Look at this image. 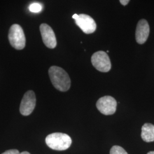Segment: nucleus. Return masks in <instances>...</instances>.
I'll return each instance as SVG.
<instances>
[{
    "label": "nucleus",
    "mask_w": 154,
    "mask_h": 154,
    "mask_svg": "<svg viewBox=\"0 0 154 154\" xmlns=\"http://www.w3.org/2000/svg\"><path fill=\"white\" fill-rule=\"evenodd\" d=\"M99 111L106 116L112 115L116 112L117 102L115 98L111 96H105L99 98L96 103Z\"/></svg>",
    "instance_id": "6"
},
{
    "label": "nucleus",
    "mask_w": 154,
    "mask_h": 154,
    "mask_svg": "<svg viewBox=\"0 0 154 154\" xmlns=\"http://www.w3.org/2000/svg\"><path fill=\"white\" fill-rule=\"evenodd\" d=\"M8 38L13 48L22 50L25 47L26 38L21 26L18 24L11 25L9 29Z\"/></svg>",
    "instance_id": "3"
},
{
    "label": "nucleus",
    "mask_w": 154,
    "mask_h": 154,
    "mask_svg": "<svg viewBox=\"0 0 154 154\" xmlns=\"http://www.w3.org/2000/svg\"><path fill=\"white\" fill-rule=\"evenodd\" d=\"M42 41L45 45L50 49H54L57 46L55 33L52 28L46 23H42L39 26Z\"/></svg>",
    "instance_id": "8"
},
{
    "label": "nucleus",
    "mask_w": 154,
    "mask_h": 154,
    "mask_svg": "<svg viewBox=\"0 0 154 154\" xmlns=\"http://www.w3.org/2000/svg\"><path fill=\"white\" fill-rule=\"evenodd\" d=\"M149 23L146 20H140L137 24L135 32V38L137 43L139 44H144L149 37Z\"/></svg>",
    "instance_id": "9"
},
{
    "label": "nucleus",
    "mask_w": 154,
    "mask_h": 154,
    "mask_svg": "<svg viewBox=\"0 0 154 154\" xmlns=\"http://www.w3.org/2000/svg\"><path fill=\"white\" fill-rule=\"evenodd\" d=\"M45 142L48 146L52 149L63 151L69 149L72 143L69 135L64 133L55 132L48 135Z\"/></svg>",
    "instance_id": "2"
},
{
    "label": "nucleus",
    "mask_w": 154,
    "mask_h": 154,
    "mask_svg": "<svg viewBox=\"0 0 154 154\" xmlns=\"http://www.w3.org/2000/svg\"><path fill=\"white\" fill-rule=\"evenodd\" d=\"M72 17L75 20L77 26L79 27L83 33L88 34L95 31L97 24L91 17L85 14L79 15L74 14Z\"/></svg>",
    "instance_id": "5"
},
{
    "label": "nucleus",
    "mask_w": 154,
    "mask_h": 154,
    "mask_svg": "<svg viewBox=\"0 0 154 154\" xmlns=\"http://www.w3.org/2000/svg\"><path fill=\"white\" fill-rule=\"evenodd\" d=\"M110 154H128V153L121 146H114L110 149Z\"/></svg>",
    "instance_id": "11"
},
{
    "label": "nucleus",
    "mask_w": 154,
    "mask_h": 154,
    "mask_svg": "<svg viewBox=\"0 0 154 154\" xmlns=\"http://www.w3.org/2000/svg\"><path fill=\"white\" fill-rule=\"evenodd\" d=\"M1 154H30L29 152L27 151H24L22 152L21 153H20L18 150L15 149H9L8 151H6L5 152H4V153Z\"/></svg>",
    "instance_id": "13"
},
{
    "label": "nucleus",
    "mask_w": 154,
    "mask_h": 154,
    "mask_svg": "<svg viewBox=\"0 0 154 154\" xmlns=\"http://www.w3.org/2000/svg\"><path fill=\"white\" fill-rule=\"evenodd\" d=\"M91 60L94 67L99 72H106L111 69L110 58L105 51L95 52L92 55Z\"/></svg>",
    "instance_id": "4"
},
{
    "label": "nucleus",
    "mask_w": 154,
    "mask_h": 154,
    "mask_svg": "<svg viewBox=\"0 0 154 154\" xmlns=\"http://www.w3.org/2000/svg\"><path fill=\"white\" fill-rule=\"evenodd\" d=\"M36 105L35 95L33 91L29 90L24 94L22 98L20 111L22 116H28L34 110Z\"/></svg>",
    "instance_id": "7"
},
{
    "label": "nucleus",
    "mask_w": 154,
    "mask_h": 154,
    "mask_svg": "<svg viewBox=\"0 0 154 154\" xmlns=\"http://www.w3.org/2000/svg\"><path fill=\"white\" fill-rule=\"evenodd\" d=\"M141 137L144 142H154V125L151 123H145L142 127Z\"/></svg>",
    "instance_id": "10"
},
{
    "label": "nucleus",
    "mask_w": 154,
    "mask_h": 154,
    "mask_svg": "<svg viewBox=\"0 0 154 154\" xmlns=\"http://www.w3.org/2000/svg\"><path fill=\"white\" fill-rule=\"evenodd\" d=\"M119 2L122 5L126 6L129 3L130 1L129 0H120Z\"/></svg>",
    "instance_id": "14"
},
{
    "label": "nucleus",
    "mask_w": 154,
    "mask_h": 154,
    "mask_svg": "<svg viewBox=\"0 0 154 154\" xmlns=\"http://www.w3.org/2000/svg\"><path fill=\"white\" fill-rule=\"evenodd\" d=\"M147 154H154V151H150L147 153Z\"/></svg>",
    "instance_id": "15"
},
{
    "label": "nucleus",
    "mask_w": 154,
    "mask_h": 154,
    "mask_svg": "<svg viewBox=\"0 0 154 154\" xmlns=\"http://www.w3.org/2000/svg\"><path fill=\"white\" fill-rule=\"evenodd\" d=\"M49 75L51 82L56 89L61 91L69 90L71 86V80L68 74L62 68L56 66L50 67Z\"/></svg>",
    "instance_id": "1"
},
{
    "label": "nucleus",
    "mask_w": 154,
    "mask_h": 154,
    "mask_svg": "<svg viewBox=\"0 0 154 154\" xmlns=\"http://www.w3.org/2000/svg\"><path fill=\"white\" fill-rule=\"evenodd\" d=\"M42 5L37 2H34L29 6L30 11L33 13H39L42 11Z\"/></svg>",
    "instance_id": "12"
}]
</instances>
